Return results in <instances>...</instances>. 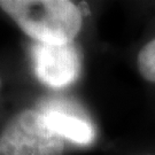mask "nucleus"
<instances>
[{"label":"nucleus","instance_id":"7ed1b4c3","mask_svg":"<svg viewBox=\"0 0 155 155\" xmlns=\"http://www.w3.org/2000/svg\"><path fill=\"white\" fill-rule=\"evenodd\" d=\"M32 56L36 76L50 87H66L78 77L81 61L72 43L63 45L37 43L32 48Z\"/></svg>","mask_w":155,"mask_h":155},{"label":"nucleus","instance_id":"f03ea898","mask_svg":"<svg viewBox=\"0 0 155 155\" xmlns=\"http://www.w3.org/2000/svg\"><path fill=\"white\" fill-rule=\"evenodd\" d=\"M64 147L63 138L36 109L17 113L0 132V155H63Z\"/></svg>","mask_w":155,"mask_h":155},{"label":"nucleus","instance_id":"39448f33","mask_svg":"<svg viewBox=\"0 0 155 155\" xmlns=\"http://www.w3.org/2000/svg\"><path fill=\"white\" fill-rule=\"evenodd\" d=\"M139 74L145 81L155 84V38L139 51L137 56Z\"/></svg>","mask_w":155,"mask_h":155},{"label":"nucleus","instance_id":"423d86ee","mask_svg":"<svg viewBox=\"0 0 155 155\" xmlns=\"http://www.w3.org/2000/svg\"><path fill=\"white\" fill-rule=\"evenodd\" d=\"M0 86H1V79H0Z\"/></svg>","mask_w":155,"mask_h":155},{"label":"nucleus","instance_id":"f257e3e1","mask_svg":"<svg viewBox=\"0 0 155 155\" xmlns=\"http://www.w3.org/2000/svg\"><path fill=\"white\" fill-rule=\"evenodd\" d=\"M0 8L43 44H71L83 25L82 11L68 0H0Z\"/></svg>","mask_w":155,"mask_h":155},{"label":"nucleus","instance_id":"20e7f679","mask_svg":"<svg viewBox=\"0 0 155 155\" xmlns=\"http://www.w3.org/2000/svg\"><path fill=\"white\" fill-rule=\"evenodd\" d=\"M43 115L46 124L62 138L81 145H87L93 140V127L81 117L51 107L43 113Z\"/></svg>","mask_w":155,"mask_h":155}]
</instances>
